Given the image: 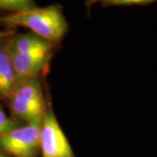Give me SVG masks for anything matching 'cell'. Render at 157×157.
<instances>
[{"label": "cell", "mask_w": 157, "mask_h": 157, "mask_svg": "<svg viewBox=\"0 0 157 157\" xmlns=\"http://www.w3.org/2000/svg\"><path fill=\"white\" fill-rule=\"evenodd\" d=\"M0 23L8 28L25 27L52 44L58 43L67 33L68 25L62 8L58 5L35 7L28 11L9 13L0 17Z\"/></svg>", "instance_id": "6da1fadb"}, {"label": "cell", "mask_w": 157, "mask_h": 157, "mask_svg": "<svg viewBox=\"0 0 157 157\" xmlns=\"http://www.w3.org/2000/svg\"><path fill=\"white\" fill-rule=\"evenodd\" d=\"M10 109L15 120L25 123L42 121L47 106L39 78L18 81L9 97Z\"/></svg>", "instance_id": "7a4b0ae2"}, {"label": "cell", "mask_w": 157, "mask_h": 157, "mask_svg": "<svg viewBox=\"0 0 157 157\" xmlns=\"http://www.w3.org/2000/svg\"><path fill=\"white\" fill-rule=\"evenodd\" d=\"M41 121L25 123L0 135V150L11 157H39Z\"/></svg>", "instance_id": "3957f363"}, {"label": "cell", "mask_w": 157, "mask_h": 157, "mask_svg": "<svg viewBox=\"0 0 157 157\" xmlns=\"http://www.w3.org/2000/svg\"><path fill=\"white\" fill-rule=\"evenodd\" d=\"M39 152L40 157H76L51 107L46 108L40 125Z\"/></svg>", "instance_id": "277c9868"}, {"label": "cell", "mask_w": 157, "mask_h": 157, "mask_svg": "<svg viewBox=\"0 0 157 157\" xmlns=\"http://www.w3.org/2000/svg\"><path fill=\"white\" fill-rule=\"evenodd\" d=\"M8 51V50H7ZM17 80L39 78L48 69L52 54H18L8 52Z\"/></svg>", "instance_id": "5b68a950"}, {"label": "cell", "mask_w": 157, "mask_h": 157, "mask_svg": "<svg viewBox=\"0 0 157 157\" xmlns=\"http://www.w3.org/2000/svg\"><path fill=\"white\" fill-rule=\"evenodd\" d=\"M8 52L18 54H51L53 44L33 33L17 34L6 42Z\"/></svg>", "instance_id": "8992f818"}, {"label": "cell", "mask_w": 157, "mask_h": 157, "mask_svg": "<svg viewBox=\"0 0 157 157\" xmlns=\"http://www.w3.org/2000/svg\"><path fill=\"white\" fill-rule=\"evenodd\" d=\"M17 83L6 42H2L0 44V99H9Z\"/></svg>", "instance_id": "52a82bcc"}, {"label": "cell", "mask_w": 157, "mask_h": 157, "mask_svg": "<svg viewBox=\"0 0 157 157\" xmlns=\"http://www.w3.org/2000/svg\"><path fill=\"white\" fill-rule=\"evenodd\" d=\"M35 7L34 0H0V11L10 13L28 11Z\"/></svg>", "instance_id": "ba28073f"}, {"label": "cell", "mask_w": 157, "mask_h": 157, "mask_svg": "<svg viewBox=\"0 0 157 157\" xmlns=\"http://www.w3.org/2000/svg\"><path fill=\"white\" fill-rule=\"evenodd\" d=\"M20 125V121L15 120L14 118L9 117L4 109L0 107V135L15 128Z\"/></svg>", "instance_id": "9c48e42d"}, {"label": "cell", "mask_w": 157, "mask_h": 157, "mask_svg": "<svg viewBox=\"0 0 157 157\" xmlns=\"http://www.w3.org/2000/svg\"><path fill=\"white\" fill-rule=\"evenodd\" d=\"M157 0H106L105 6H130V5H147Z\"/></svg>", "instance_id": "30bf717a"}, {"label": "cell", "mask_w": 157, "mask_h": 157, "mask_svg": "<svg viewBox=\"0 0 157 157\" xmlns=\"http://www.w3.org/2000/svg\"><path fill=\"white\" fill-rule=\"evenodd\" d=\"M7 37H8V33H4V32L0 31V44L2 42H4L5 39Z\"/></svg>", "instance_id": "8fae6325"}, {"label": "cell", "mask_w": 157, "mask_h": 157, "mask_svg": "<svg viewBox=\"0 0 157 157\" xmlns=\"http://www.w3.org/2000/svg\"><path fill=\"white\" fill-rule=\"evenodd\" d=\"M0 157H11L10 155H8L7 154H6L5 152H3L2 150H0Z\"/></svg>", "instance_id": "7c38bea8"}, {"label": "cell", "mask_w": 157, "mask_h": 157, "mask_svg": "<svg viewBox=\"0 0 157 157\" xmlns=\"http://www.w3.org/2000/svg\"><path fill=\"white\" fill-rule=\"evenodd\" d=\"M89 1H91V2H97V1H102V2H104V3H105V1H106V0H89Z\"/></svg>", "instance_id": "4fadbf2b"}]
</instances>
